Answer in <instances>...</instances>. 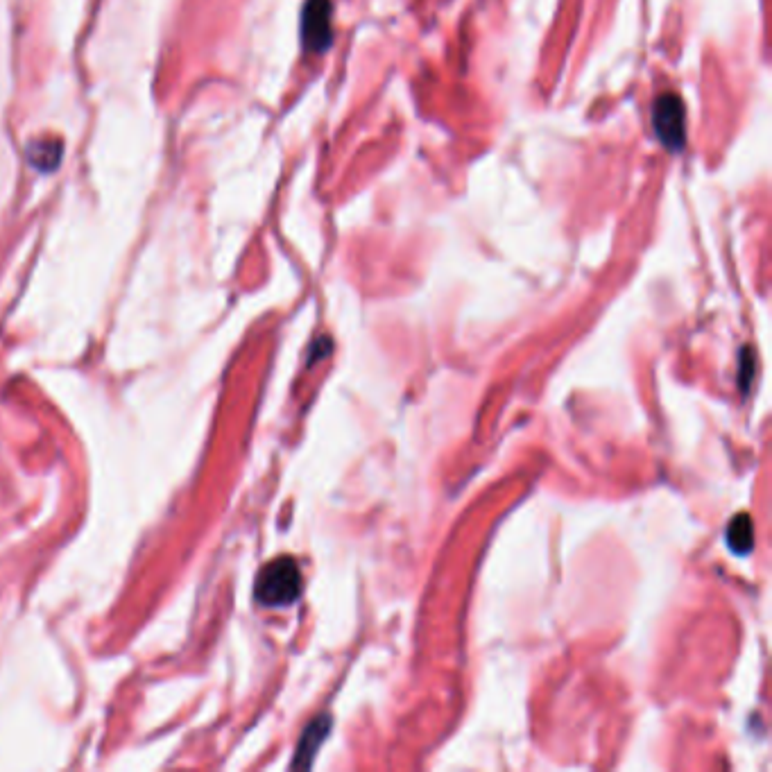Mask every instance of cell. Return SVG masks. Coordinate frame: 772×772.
Listing matches in <instances>:
<instances>
[{"mask_svg": "<svg viewBox=\"0 0 772 772\" xmlns=\"http://www.w3.org/2000/svg\"><path fill=\"white\" fill-rule=\"evenodd\" d=\"M653 130L668 152H680L686 143V111L675 93H664L653 105Z\"/></svg>", "mask_w": 772, "mask_h": 772, "instance_id": "2", "label": "cell"}, {"mask_svg": "<svg viewBox=\"0 0 772 772\" xmlns=\"http://www.w3.org/2000/svg\"><path fill=\"white\" fill-rule=\"evenodd\" d=\"M329 729H331L329 716H317L313 723L306 725L302 739H299V745H297L293 768H308V766H311L317 750H320V745L324 743V739H327Z\"/></svg>", "mask_w": 772, "mask_h": 772, "instance_id": "4", "label": "cell"}, {"mask_svg": "<svg viewBox=\"0 0 772 772\" xmlns=\"http://www.w3.org/2000/svg\"><path fill=\"white\" fill-rule=\"evenodd\" d=\"M302 41L308 53H324L331 46V0H306L302 12Z\"/></svg>", "mask_w": 772, "mask_h": 772, "instance_id": "3", "label": "cell"}, {"mask_svg": "<svg viewBox=\"0 0 772 772\" xmlns=\"http://www.w3.org/2000/svg\"><path fill=\"white\" fill-rule=\"evenodd\" d=\"M725 542L727 548L734 555H748L754 548V526L748 514H739L729 521L725 530Z\"/></svg>", "mask_w": 772, "mask_h": 772, "instance_id": "5", "label": "cell"}, {"mask_svg": "<svg viewBox=\"0 0 772 772\" xmlns=\"http://www.w3.org/2000/svg\"><path fill=\"white\" fill-rule=\"evenodd\" d=\"M752 363L754 360H752L750 349H743V358H741V388H743V392H748V385H750L752 372H754Z\"/></svg>", "mask_w": 772, "mask_h": 772, "instance_id": "7", "label": "cell"}, {"mask_svg": "<svg viewBox=\"0 0 772 772\" xmlns=\"http://www.w3.org/2000/svg\"><path fill=\"white\" fill-rule=\"evenodd\" d=\"M302 594V571L293 557H277L265 564L254 585L256 603L270 609L293 605Z\"/></svg>", "mask_w": 772, "mask_h": 772, "instance_id": "1", "label": "cell"}, {"mask_svg": "<svg viewBox=\"0 0 772 772\" xmlns=\"http://www.w3.org/2000/svg\"><path fill=\"white\" fill-rule=\"evenodd\" d=\"M59 154H62V148L55 139L39 141L30 148V161L37 170H53L59 164Z\"/></svg>", "mask_w": 772, "mask_h": 772, "instance_id": "6", "label": "cell"}]
</instances>
